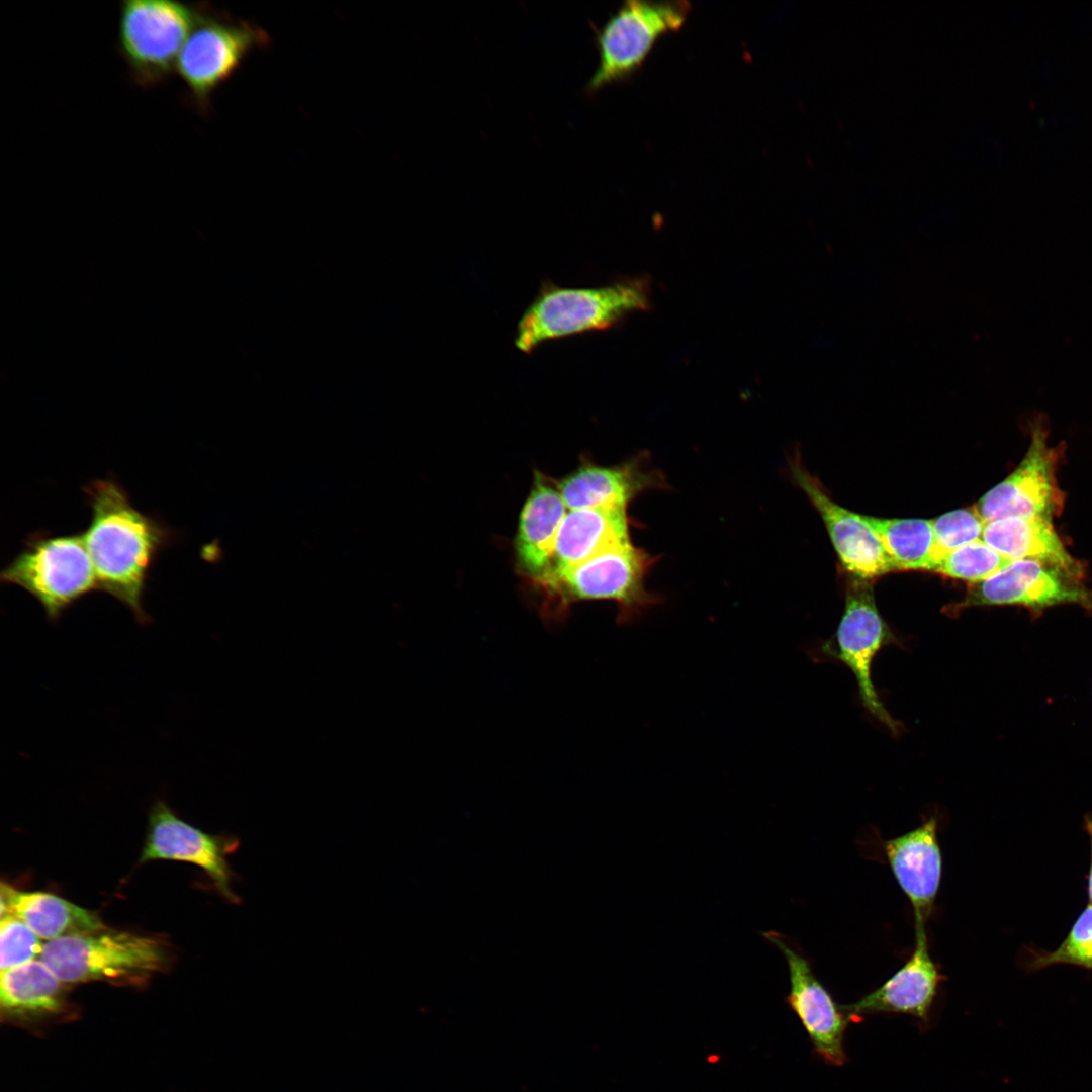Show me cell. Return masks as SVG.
<instances>
[{"label": "cell", "instance_id": "28", "mask_svg": "<svg viewBox=\"0 0 1092 1092\" xmlns=\"http://www.w3.org/2000/svg\"><path fill=\"white\" fill-rule=\"evenodd\" d=\"M1085 829H1086V831H1087V833L1089 835V838H1090V853L1091 854H1090L1089 872H1088V876H1087V893H1088L1089 903L1092 905V817L1087 816L1085 818Z\"/></svg>", "mask_w": 1092, "mask_h": 1092}, {"label": "cell", "instance_id": "14", "mask_svg": "<svg viewBox=\"0 0 1092 1092\" xmlns=\"http://www.w3.org/2000/svg\"><path fill=\"white\" fill-rule=\"evenodd\" d=\"M795 483L806 493L820 514L842 565L855 578L871 580L895 570L879 538L862 515L833 502L816 477L801 464L790 461Z\"/></svg>", "mask_w": 1092, "mask_h": 1092}, {"label": "cell", "instance_id": "2", "mask_svg": "<svg viewBox=\"0 0 1092 1092\" xmlns=\"http://www.w3.org/2000/svg\"><path fill=\"white\" fill-rule=\"evenodd\" d=\"M650 296L645 277L592 287L561 286L544 280L518 322L514 345L531 354L547 342L609 330L628 315L646 310Z\"/></svg>", "mask_w": 1092, "mask_h": 1092}, {"label": "cell", "instance_id": "5", "mask_svg": "<svg viewBox=\"0 0 1092 1092\" xmlns=\"http://www.w3.org/2000/svg\"><path fill=\"white\" fill-rule=\"evenodd\" d=\"M205 5L172 0H124L119 6L117 50L141 88L168 81Z\"/></svg>", "mask_w": 1092, "mask_h": 1092}, {"label": "cell", "instance_id": "24", "mask_svg": "<svg viewBox=\"0 0 1092 1092\" xmlns=\"http://www.w3.org/2000/svg\"><path fill=\"white\" fill-rule=\"evenodd\" d=\"M1009 562L985 542L978 540L941 556L931 571L975 584L991 577Z\"/></svg>", "mask_w": 1092, "mask_h": 1092}, {"label": "cell", "instance_id": "20", "mask_svg": "<svg viewBox=\"0 0 1092 1092\" xmlns=\"http://www.w3.org/2000/svg\"><path fill=\"white\" fill-rule=\"evenodd\" d=\"M981 540L1010 561L1037 560L1074 577H1084L1083 564L1068 552L1052 520L1024 517L992 520L986 522Z\"/></svg>", "mask_w": 1092, "mask_h": 1092}, {"label": "cell", "instance_id": "21", "mask_svg": "<svg viewBox=\"0 0 1092 1092\" xmlns=\"http://www.w3.org/2000/svg\"><path fill=\"white\" fill-rule=\"evenodd\" d=\"M14 915L41 939L97 932L106 928L99 916L56 895L18 891L1 884V917Z\"/></svg>", "mask_w": 1092, "mask_h": 1092}, {"label": "cell", "instance_id": "13", "mask_svg": "<svg viewBox=\"0 0 1092 1092\" xmlns=\"http://www.w3.org/2000/svg\"><path fill=\"white\" fill-rule=\"evenodd\" d=\"M239 845L235 838L210 835L181 820L163 801L149 814V826L140 862L153 859L185 861L201 868L216 890L230 902L240 898L232 891L234 877L228 855Z\"/></svg>", "mask_w": 1092, "mask_h": 1092}, {"label": "cell", "instance_id": "9", "mask_svg": "<svg viewBox=\"0 0 1092 1092\" xmlns=\"http://www.w3.org/2000/svg\"><path fill=\"white\" fill-rule=\"evenodd\" d=\"M896 639L878 611L872 583L854 578L848 583L845 608L836 633L825 643L823 650L850 668L864 708L897 734L899 725L884 708L871 677L876 654Z\"/></svg>", "mask_w": 1092, "mask_h": 1092}, {"label": "cell", "instance_id": "19", "mask_svg": "<svg viewBox=\"0 0 1092 1092\" xmlns=\"http://www.w3.org/2000/svg\"><path fill=\"white\" fill-rule=\"evenodd\" d=\"M626 509L601 506L568 510L559 526L545 573L577 565L616 544L630 540V521Z\"/></svg>", "mask_w": 1092, "mask_h": 1092}, {"label": "cell", "instance_id": "12", "mask_svg": "<svg viewBox=\"0 0 1092 1092\" xmlns=\"http://www.w3.org/2000/svg\"><path fill=\"white\" fill-rule=\"evenodd\" d=\"M760 935L784 956L790 991L786 1001L805 1028L814 1051L831 1066L840 1067L847 1057L844 1036L849 1018L825 986L816 978L806 956L786 935L767 930Z\"/></svg>", "mask_w": 1092, "mask_h": 1092}, {"label": "cell", "instance_id": "7", "mask_svg": "<svg viewBox=\"0 0 1092 1092\" xmlns=\"http://www.w3.org/2000/svg\"><path fill=\"white\" fill-rule=\"evenodd\" d=\"M691 10L686 0H626L596 31L599 62L588 94L623 81L643 64L661 35L680 28Z\"/></svg>", "mask_w": 1092, "mask_h": 1092}, {"label": "cell", "instance_id": "10", "mask_svg": "<svg viewBox=\"0 0 1092 1092\" xmlns=\"http://www.w3.org/2000/svg\"><path fill=\"white\" fill-rule=\"evenodd\" d=\"M1062 446L1052 447L1040 423L1031 428L1028 449L1004 480L985 493L976 505L985 522L1006 518H1043L1060 514L1064 493L1057 481Z\"/></svg>", "mask_w": 1092, "mask_h": 1092}, {"label": "cell", "instance_id": "22", "mask_svg": "<svg viewBox=\"0 0 1092 1092\" xmlns=\"http://www.w3.org/2000/svg\"><path fill=\"white\" fill-rule=\"evenodd\" d=\"M64 984L39 959L1 971V1013L13 1020L55 1015L65 1007Z\"/></svg>", "mask_w": 1092, "mask_h": 1092}, {"label": "cell", "instance_id": "4", "mask_svg": "<svg viewBox=\"0 0 1092 1092\" xmlns=\"http://www.w3.org/2000/svg\"><path fill=\"white\" fill-rule=\"evenodd\" d=\"M0 580L29 593L51 622L88 594L99 590L81 533L37 531L28 535L22 549L0 572Z\"/></svg>", "mask_w": 1092, "mask_h": 1092}, {"label": "cell", "instance_id": "11", "mask_svg": "<svg viewBox=\"0 0 1092 1092\" xmlns=\"http://www.w3.org/2000/svg\"><path fill=\"white\" fill-rule=\"evenodd\" d=\"M1064 604H1075L1092 612V589L1063 569L1031 559L1010 561L991 577L971 584L962 610L981 606H1020L1035 615Z\"/></svg>", "mask_w": 1092, "mask_h": 1092}, {"label": "cell", "instance_id": "15", "mask_svg": "<svg viewBox=\"0 0 1092 1092\" xmlns=\"http://www.w3.org/2000/svg\"><path fill=\"white\" fill-rule=\"evenodd\" d=\"M944 979L929 953L925 927L915 928V947L908 961L880 987L841 1006L850 1022L873 1014H906L927 1025Z\"/></svg>", "mask_w": 1092, "mask_h": 1092}, {"label": "cell", "instance_id": "23", "mask_svg": "<svg viewBox=\"0 0 1092 1092\" xmlns=\"http://www.w3.org/2000/svg\"><path fill=\"white\" fill-rule=\"evenodd\" d=\"M862 517L879 538L895 570L932 569L935 546L931 520Z\"/></svg>", "mask_w": 1092, "mask_h": 1092}, {"label": "cell", "instance_id": "8", "mask_svg": "<svg viewBox=\"0 0 1092 1092\" xmlns=\"http://www.w3.org/2000/svg\"><path fill=\"white\" fill-rule=\"evenodd\" d=\"M267 41L266 32L259 27L235 21L205 6L176 64L187 102L199 113H207L213 93L233 77L254 49Z\"/></svg>", "mask_w": 1092, "mask_h": 1092}, {"label": "cell", "instance_id": "26", "mask_svg": "<svg viewBox=\"0 0 1092 1092\" xmlns=\"http://www.w3.org/2000/svg\"><path fill=\"white\" fill-rule=\"evenodd\" d=\"M931 523L934 536L935 562L944 554L959 547L981 540L986 524L976 506L945 513L931 520Z\"/></svg>", "mask_w": 1092, "mask_h": 1092}, {"label": "cell", "instance_id": "1", "mask_svg": "<svg viewBox=\"0 0 1092 1092\" xmlns=\"http://www.w3.org/2000/svg\"><path fill=\"white\" fill-rule=\"evenodd\" d=\"M91 511L82 537L99 590L122 603L141 624L150 622L143 606L151 568L177 540V533L158 517L136 509L114 479H95L83 488Z\"/></svg>", "mask_w": 1092, "mask_h": 1092}, {"label": "cell", "instance_id": "17", "mask_svg": "<svg viewBox=\"0 0 1092 1092\" xmlns=\"http://www.w3.org/2000/svg\"><path fill=\"white\" fill-rule=\"evenodd\" d=\"M884 852L899 887L912 905L915 928L925 927L942 875L936 819L929 818L918 827L886 840Z\"/></svg>", "mask_w": 1092, "mask_h": 1092}, {"label": "cell", "instance_id": "6", "mask_svg": "<svg viewBox=\"0 0 1092 1092\" xmlns=\"http://www.w3.org/2000/svg\"><path fill=\"white\" fill-rule=\"evenodd\" d=\"M39 960L65 984L140 983L167 965L168 952L157 938L105 928L47 941Z\"/></svg>", "mask_w": 1092, "mask_h": 1092}, {"label": "cell", "instance_id": "27", "mask_svg": "<svg viewBox=\"0 0 1092 1092\" xmlns=\"http://www.w3.org/2000/svg\"><path fill=\"white\" fill-rule=\"evenodd\" d=\"M40 937L21 919L8 914L0 921L1 971L27 964L40 956Z\"/></svg>", "mask_w": 1092, "mask_h": 1092}, {"label": "cell", "instance_id": "18", "mask_svg": "<svg viewBox=\"0 0 1092 1092\" xmlns=\"http://www.w3.org/2000/svg\"><path fill=\"white\" fill-rule=\"evenodd\" d=\"M566 506L553 480L538 470L521 510L514 552L519 571L527 580L543 575L550 563Z\"/></svg>", "mask_w": 1092, "mask_h": 1092}, {"label": "cell", "instance_id": "16", "mask_svg": "<svg viewBox=\"0 0 1092 1092\" xmlns=\"http://www.w3.org/2000/svg\"><path fill=\"white\" fill-rule=\"evenodd\" d=\"M568 510L601 506L626 507L639 494L664 489L667 482L647 454H638L615 465L601 466L583 461L572 473L556 482Z\"/></svg>", "mask_w": 1092, "mask_h": 1092}, {"label": "cell", "instance_id": "3", "mask_svg": "<svg viewBox=\"0 0 1092 1092\" xmlns=\"http://www.w3.org/2000/svg\"><path fill=\"white\" fill-rule=\"evenodd\" d=\"M656 558L630 540L616 544L590 559L528 580L538 597L543 618L558 622L578 602L611 601L618 607V622L631 623L661 597L647 589L648 572Z\"/></svg>", "mask_w": 1092, "mask_h": 1092}, {"label": "cell", "instance_id": "25", "mask_svg": "<svg viewBox=\"0 0 1092 1092\" xmlns=\"http://www.w3.org/2000/svg\"><path fill=\"white\" fill-rule=\"evenodd\" d=\"M1066 964L1092 970V905L1089 904L1072 925L1067 937L1053 951H1033L1026 963L1028 971Z\"/></svg>", "mask_w": 1092, "mask_h": 1092}]
</instances>
